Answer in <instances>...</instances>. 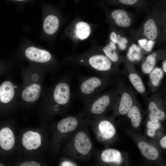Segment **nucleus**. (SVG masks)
<instances>
[{"instance_id": "aec40b11", "label": "nucleus", "mask_w": 166, "mask_h": 166, "mask_svg": "<svg viewBox=\"0 0 166 166\" xmlns=\"http://www.w3.org/2000/svg\"><path fill=\"white\" fill-rule=\"evenodd\" d=\"M133 105L132 99L127 93H124L122 95L120 102L118 110L122 115L127 114Z\"/></svg>"}, {"instance_id": "f3484780", "label": "nucleus", "mask_w": 166, "mask_h": 166, "mask_svg": "<svg viewBox=\"0 0 166 166\" xmlns=\"http://www.w3.org/2000/svg\"><path fill=\"white\" fill-rule=\"evenodd\" d=\"M59 24V20L56 16L50 15L45 18L43 24L44 31L47 34H52L57 30Z\"/></svg>"}, {"instance_id": "7c9ffc66", "label": "nucleus", "mask_w": 166, "mask_h": 166, "mask_svg": "<svg viewBox=\"0 0 166 166\" xmlns=\"http://www.w3.org/2000/svg\"><path fill=\"white\" fill-rule=\"evenodd\" d=\"M155 42L152 40L148 39L145 47L144 49L147 52H150L154 46Z\"/></svg>"}, {"instance_id": "b1692460", "label": "nucleus", "mask_w": 166, "mask_h": 166, "mask_svg": "<svg viewBox=\"0 0 166 166\" xmlns=\"http://www.w3.org/2000/svg\"><path fill=\"white\" fill-rule=\"evenodd\" d=\"M155 57L152 54L148 55L142 65V69L145 74L150 73L153 69L156 64Z\"/></svg>"}, {"instance_id": "f8f14e48", "label": "nucleus", "mask_w": 166, "mask_h": 166, "mask_svg": "<svg viewBox=\"0 0 166 166\" xmlns=\"http://www.w3.org/2000/svg\"><path fill=\"white\" fill-rule=\"evenodd\" d=\"M16 91L15 85L11 81L6 80L0 85V101L3 104L10 102L13 99Z\"/></svg>"}, {"instance_id": "c756f323", "label": "nucleus", "mask_w": 166, "mask_h": 166, "mask_svg": "<svg viewBox=\"0 0 166 166\" xmlns=\"http://www.w3.org/2000/svg\"><path fill=\"white\" fill-rule=\"evenodd\" d=\"M117 32L113 31L111 32L110 35V39L111 41L114 43L117 44L118 41L119 30H117Z\"/></svg>"}, {"instance_id": "bb28decb", "label": "nucleus", "mask_w": 166, "mask_h": 166, "mask_svg": "<svg viewBox=\"0 0 166 166\" xmlns=\"http://www.w3.org/2000/svg\"><path fill=\"white\" fill-rule=\"evenodd\" d=\"M123 32H119V38L117 44L119 49L122 50L125 49L127 47V44L128 43V38L123 35Z\"/></svg>"}, {"instance_id": "6e6552de", "label": "nucleus", "mask_w": 166, "mask_h": 166, "mask_svg": "<svg viewBox=\"0 0 166 166\" xmlns=\"http://www.w3.org/2000/svg\"><path fill=\"white\" fill-rule=\"evenodd\" d=\"M111 102V97L109 94L94 97L85 105L83 112L85 117L88 118L102 115L109 108Z\"/></svg>"}, {"instance_id": "1a4fd4ad", "label": "nucleus", "mask_w": 166, "mask_h": 166, "mask_svg": "<svg viewBox=\"0 0 166 166\" xmlns=\"http://www.w3.org/2000/svg\"><path fill=\"white\" fill-rule=\"evenodd\" d=\"M110 18L114 26L122 32L131 31L134 22L133 14L123 8L111 11Z\"/></svg>"}, {"instance_id": "c9c22d12", "label": "nucleus", "mask_w": 166, "mask_h": 166, "mask_svg": "<svg viewBox=\"0 0 166 166\" xmlns=\"http://www.w3.org/2000/svg\"><path fill=\"white\" fill-rule=\"evenodd\" d=\"M109 45L112 49L115 50L116 49L117 47L115 43H114L111 41H110L109 42Z\"/></svg>"}, {"instance_id": "c85d7f7f", "label": "nucleus", "mask_w": 166, "mask_h": 166, "mask_svg": "<svg viewBox=\"0 0 166 166\" xmlns=\"http://www.w3.org/2000/svg\"><path fill=\"white\" fill-rule=\"evenodd\" d=\"M161 127L160 121L154 122L150 120L147 123V127L148 128L151 129L155 131L159 129Z\"/></svg>"}, {"instance_id": "393cba45", "label": "nucleus", "mask_w": 166, "mask_h": 166, "mask_svg": "<svg viewBox=\"0 0 166 166\" xmlns=\"http://www.w3.org/2000/svg\"><path fill=\"white\" fill-rule=\"evenodd\" d=\"M163 76V72L161 69L156 68L150 73V78L152 84L155 86L158 85Z\"/></svg>"}, {"instance_id": "cd10ccee", "label": "nucleus", "mask_w": 166, "mask_h": 166, "mask_svg": "<svg viewBox=\"0 0 166 166\" xmlns=\"http://www.w3.org/2000/svg\"><path fill=\"white\" fill-rule=\"evenodd\" d=\"M60 166H78L79 164L76 161L66 156L62 158L60 163Z\"/></svg>"}, {"instance_id": "dca6fc26", "label": "nucleus", "mask_w": 166, "mask_h": 166, "mask_svg": "<svg viewBox=\"0 0 166 166\" xmlns=\"http://www.w3.org/2000/svg\"><path fill=\"white\" fill-rule=\"evenodd\" d=\"M138 147L142 155L148 160H156L159 156L158 149L145 141L140 142L138 143Z\"/></svg>"}, {"instance_id": "f03ea898", "label": "nucleus", "mask_w": 166, "mask_h": 166, "mask_svg": "<svg viewBox=\"0 0 166 166\" xmlns=\"http://www.w3.org/2000/svg\"><path fill=\"white\" fill-rule=\"evenodd\" d=\"M89 119L82 123L68 137L63 144L62 153L76 160L85 162L93 154V144L89 131Z\"/></svg>"}, {"instance_id": "4c0bfd02", "label": "nucleus", "mask_w": 166, "mask_h": 166, "mask_svg": "<svg viewBox=\"0 0 166 166\" xmlns=\"http://www.w3.org/2000/svg\"><path fill=\"white\" fill-rule=\"evenodd\" d=\"M4 69V65H2L1 63H0V75L3 72Z\"/></svg>"}, {"instance_id": "412c9836", "label": "nucleus", "mask_w": 166, "mask_h": 166, "mask_svg": "<svg viewBox=\"0 0 166 166\" xmlns=\"http://www.w3.org/2000/svg\"><path fill=\"white\" fill-rule=\"evenodd\" d=\"M127 114V117L131 120L133 127L135 128H138L142 120L141 115L139 108L136 105L132 106Z\"/></svg>"}, {"instance_id": "5701e85b", "label": "nucleus", "mask_w": 166, "mask_h": 166, "mask_svg": "<svg viewBox=\"0 0 166 166\" xmlns=\"http://www.w3.org/2000/svg\"><path fill=\"white\" fill-rule=\"evenodd\" d=\"M129 78L135 89L139 93H142L145 92V86L138 75L135 73H132L129 75Z\"/></svg>"}, {"instance_id": "ddd939ff", "label": "nucleus", "mask_w": 166, "mask_h": 166, "mask_svg": "<svg viewBox=\"0 0 166 166\" xmlns=\"http://www.w3.org/2000/svg\"><path fill=\"white\" fill-rule=\"evenodd\" d=\"M42 90L39 84L33 83L27 86L22 91L21 96L22 99L27 102H32L39 97Z\"/></svg>"}, {"instance_id": "423d86ee", "label": "nucleus", "mask_w": 166, "mask_h": 166, "mask_svg": "<svg viewBox=\"0 0 166 166\" xmlns=\"http://www.w3.org/2000/svg\"><path fill=\"white\" fill-rule=\"evenodd\" d=\"M89 119L96 138L103 144H107L115 135L116 131L113 123L109 120L101 118L100 115L95 116Z\"/></svg>"}, {"instance_id": "58836bf2", "label": "nucleus", "mask_w": 166, "mask_h": 166, "mask_svg": "<svg viewBox=\"0 0 166 166\" xmlns=\"http://www.w3.org/2000/svg\"><path fill=\"white\" fill-rule=\"evenodd\" d=\"M15 0L18 1H24L25 0Z\"/></svg>"}, {"instance_id": "e433bc0d", "label": "nucleus", "mask_w": 166, "mask_h": 166, "mask_svg": "<svg viewBox=\"0 0 166 166\" xmlns=\"http://www.w3.org/2000/svg\"><path fill=\"white\" fill-rule=\"evenodd\" d=\"M163 70L164 72L165 73H166V61L165 60L163 62Z\"/></svg>"}, {"instance_id": "4be33fe9", "label": "nucleus", "mask_w": 166, "mask_h": 166, "mask_svg": "<svg viewBox=\"0 0 166 166\" xmlns=\"http://www.w3.org/2000/svg\"><path fill=\"white\" fill-rule=\"evenodd\" d=\"M141 49L139 46L133 43L129 48L127 56L128 59L131 61H139L141 58Z\"/></svg>"}, {"instance_id": "9d476101", "label": "nucleus", "mask_w": 166, "mask_h": 166, "mask_svg": "<svg viewBox=\"0 0 166 166\" xmlns=\"http://www.w3.org/2000/svg\"><path fill=\"white\" fill-rule=\"evenodd\" d=\"M113 5L132 7L140 12H145L148 9L150 1L148 0H108Z\"/></svg>"}, {"instance_id": "ea45409f", "label": "nucleus", "mask_w": 166, "mask_h": 166, "mask_svg": "<svg viewBox=\"0 0 166 166\" xmlns=\"http://www.w3.org/2000/svg\"><path fill=\"white\" fill-rule=\"evenodd\" d=\"M3 166V165L0 164V166Z\"/></svg>"}, {"instance_id": "f704fd0d", "label": "nucleus", "mask_w": 166, "mask_h": 166, "mask_svg": "<svg viewBox=\"0 0 166 166\" xmlns=\"http://www.w3.org/2000/svg\"><path fill=\"white\" fill-rule=\"evenodd\" d=\"M156 131L151 129L148 128L147 134L148 136L150 137L154 136L156 134Z\"/></svg>"}, {"instance_id": "72a5a7b5", "label": "nucleus", "mask_w": 166, "mask_h": 166, "mask_svg": "<svg viewBox=\"0 0 166 166\" xmlns=\"http://www.w3.org/2000/svg\"><path fill=\"white\" fill-rule=\"evenodd\" d=\"M160 144L162 148L165 149L166 148V136L162 137L160 141Z\"/></svg>"}, {"instance_id": "2eb2a0df", "label": "nucleus", "mask_w": 166, "mask_h": 166, "mask_svg": "<svg viewBox=\"0 0 166 166\" xmlns=\"http://www.w3.org/2000/svg\"><path fill=\"white\" fill-rule=\"evenodd\" d=\"M15 137L12 131L6 127L0 131V145L3 149L9 150L14 146Z\"/></svg>"}, {"instance_id": "a211bd4d", "label": "nucleus", "mask_w": 166, "mask_h": 166, "mask_svg": "<svg viewBox=\"0 0 166 166\" xmlns=\"http://www.w3.org/2000/svg\"><path fill=\"white\" fill-rule=\"evenodd\" d=\"M148 108L150 111L149 118L151 121L157 122L160 121V120L163 121L165 119V113L158 108L154 102H150L148 105Z\"/></svg>"}, {"instance_id": "0eeeda50", "label": "nucleus", "mask_w": 166, "mask_h": 166, "mask_svg": "<svg viewBox=\"0 0 166 166\" xmlns=\"http://www.w3.org/2000/svg\"><path fill=\"white\" fill-rule=\"evenodd\" d=\"M25 54L29 60L40 64L44 70L53 71L58 66L53 60L50 53L46 50L30 46L26 49Z\"/></svg>"}, {"instance_id": "4468645a", "label": "nucleus", "mask_w": 166, "mask_h": 166, "mask_svg": "<svg viewBox=\"0 0 166 166\" xmlns=\"http://www.w3.org/2000/svg\"><path fill=\"white\" fill-rule=\"evenodd\" d=\"M99 157L101 162L106 164H120L122 160L120 151L113 148H109L103 150L101 152Z\"/></svg>"}, {"instance_id": "20e7f679", "label": "nucleus", "mask_w": 166, "mask_h": 166, "mask_svg": "<svg viewBox=\"0 0 166 166\" xmlns=\"http://www.w3.org/2000/svg\"><path fill=\"white\" fill-rule=\"evenodd\" d=\"M66 63L83 65L100 72L106 73L110 71L112 67V61L105 54L91 53L85 54L75 58H68Z\"/></svg>"}, {"instance_id": "7ed1b4c3", "label": "nucleus", "mask_w": 166, "mask_h": 166, "mask_svg": "<svg viewBox=\"0 0 166 166\" xmlns=\"http://www.w3.org/2000/svg\"><path fill=\"white\" fill-rule=\"evenodd\" d=\"M49 91L51 109L56 113L66 114L70 108L71 98L70 77L61 78Z\"/></svg>"}, {"instance_id": "473e14b6", "label": "nucleus", "mask_w": 166, "mask_h": 166, "mask_svg": "<svg viewBox=\"0 0 166 166\" xmlns=\"http://www.w3.org/2000/svg\"><path fill=\"white\" fill-rule=\"evenodd\" d=\"M147 40L148 39L145 38H141L137 40L138 43L141 48L143 49H144Z\"/></svg>"}, {"instance_id": "2f4dec72", "label": "nucleus", "mask_w": 166, "mask_h": 166, "mask_svg": "<svg viewBox=\"0 0 166 166\" xmlns=\"http://www.w3.org/2000/svg\"><path fill=\"white\" fill-rule=\"evenodd\" d=\"M19 166H40V164L34 161H29L25 162L19 165Z\"/></svg>"}, {"instance_id": "a878e982", "label": "nucleus", "mask_w": 166, "mask_h": 166, "mask_svg": "<svg viewBox=\"0 0 166 166\" xmlns=\"http://www.w3.org/2000/svg\"><path fill=\"white\" fill-rule=\"evenodd\" d=\"M104 53L112 61L114 62H117L119 57L116 50L112 49L109 44L102 49Z\"/></svg>"}, {"instance_id": "39448f33", "label": "nucleus", "mask_w": 166, "mask_h": 166, "mask_svg": "<svg viewBox=\"0 0 166 166\" xmlns=\"http://www.w3.org/2000/svg\"><path fill=\"white\" fill-rule=\"evenodd\" d=\"M104 83V81L97 77H83L80 78L75 96L80 98L85 105L94 97Z\"/></svg>"}, {"instance_id": "6ab92c4d", "label": "nucleus", "mask_w": 166, "mask_h": 166, "mask_svg": "<svg viewBox=\"0 0 166 166\" xmlns=\"http://www.w3.org/2000/svg\"><path fill=\"white\" fill-rule=\"evenodd\" d=\"M91 29L89 25L84 22H80L76 25L75 33L76 36L81 40L87 38L90 35Z\"/></svg>"}, {"instance_id": "f257e3e1", "label": "nucleus", "mask_w": 166, "mask_h": 166, "mask_svg": "<svg viewBox=\"0 0 166 166\" xmlns=\"http://www.w3.org/2000/svg\"><path fill=\"white\" fill-rule=\"evenodd\" d=\"M145 19L140 26L132 31L129 39L145 38L156 42L166 39V0H151L145 12Z\"/></svg>"}, {"instance_id": "9b49d317", "label": "nucleus", "mask_w": 166, "mask_h": 166, "mask_svg": "<svg viewBox=\"0 0 166 166\" xmlns=\"http://www.w3.org/2000/svg\"><path fill=\"white\" fill-rule=\"evenodd\" d=\"M22 143L24 147L28 150L35 149L41 144V137L38 132L31 131L26 132L22 137Z\"/></svg>"}]
</instances>
